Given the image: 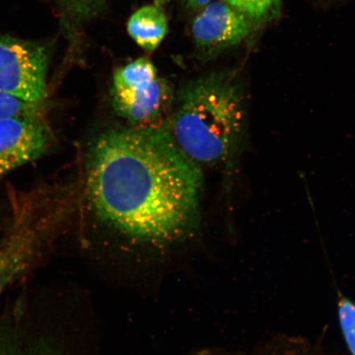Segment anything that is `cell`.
Instances as JSON below:
<instances>
[{
  "label": "cell",
  "instance_id": "10",
  "mask_svg": "<svg viewBox=\"0 0 355 355\" xmlns=\"http://www.w3.org/2000/svg\"><path fill=\"white\" fill-rule=\"evenodd\" d=\"M107 0H59L66 20L72 29H78L95 17Z\"/></svg>",
  "mask_w": 355,
  "mask_h": 355
},
{
  "label": "cell",
  "instance_id": "12",
  "mask_svg": "<svg viewBox=\"0 0 355 355\" xmlns=\"http://www.w3.org/2000/svg\"><path fill=\"white\" fill-rule=\"evenodd\" d=\"M259 355H327L316 346L303 340L281 338L266 344Z\"/></svg>",
  "mask_w": 355,
  "mask_h": 355
},
{
  "label": "cell",
  "instance_id": "11",
  "mask_svg": "<svg viewBox=\"0 0 355 355\" xmlns=\"http://www.w3.org/2000/svg\"><path fill=\"white\" fill-rule=\"evenodd\" d=\"M247 16L255 25L272 20L279 12L282 0H223Z\"/></svg>",
  "mask_w": 355,
  "mask_h": 355
},
{
  "label": "cell",
  "instance_id": "13",
  "mask_svg": "<svg viewBox=\"0 0 355 355\" xmlns=\"http://www.w3.org/2000/svg\"><path fill=\"white\" fill-rule=\"evenodd\" d=\"M337 317L341 334L350 355H355V303L344 295L339 297Z\"/></svg>",
  "mask_w": 355,
  "mask_h": 355
},
{
  "label": "cell",
  "instance_id": "8",
  "mask_svg": "<svg viewBox=\"0 0 355 355\" xmlns=\"http://www.w3.org/2000/svg\"><path fill=\"white\" fill-rule=\"evenodd\" d=\"M256 26L229 3L211 1L200 10L192 24L195 46L203 56L211 57L237 46Z\"/></svg>",
  "mask_w": 355,
  "mask_h": 355
},
{
  "label": "cell",
  "instance_id": "9",
  "mask_svg": "<svg viewBox=\"0 0 355 355\" xmlns=\"http://www.w3.org/2000/svg\"><path fill=\"white\" fill-rule=\"evenodd\" d=\"M127 29L137 46L145 51H155L168 33L166 13L158 4L141 7L128 19Z\"/></svg>",
  "mask_w": 355,
  "mask_h": 355
},
{
  "label": "cell",
  "instance_id": "6",
  "mask_svg": "<svg viewBox=\"0 0 355 355\" xmlns=\"http://www.w3.org/2000/svg\"><path fill=\"white\" fill-rule=\"evenodd\" d=\"M33 290L0 312V355H68L44 325Z\"/></svg>",
  "mask_w": 355,
  "mask_h": 355
},
{
  "label": "cell",
  "instance_id": "7",
  "mask_svg": "<svg viewBox=\"0 0 355 355\" xmlns=\"http://www.w3.org/2000/svg\"><path fill=\"white\" fill-rule=\"evenodd\" d=\"M44 112L0 121V180L51 149L55 137Z\"/></svg>",
  "mask_w": 355,
  "mask_h": 355
},
{
  "label": "cell",
  "instance_id": "3",
  "mask_svg": "<svg viewBox=\"0 0 355 355\" xmlns=\"http://www.w3.org/2000/svg\"><path fill=\"white\" fill-rule=\"evenodd\" d=\"M10 201L0 232V296L44 263L71 212L68 200L59 191L35 189L12 195Z\"/></svg>",
  "mask_w": 355,
  "mask_h": 355
},
{
  "label": "cell",
  "instance_id": "4",
  "mask_svg": "<svg viewBox=\"0 0 355 355\" xmlns=\"http://www.w3.org/2000/svg\"><path fill=\"white\" fill-rule=\"evenodd\" d=\"M110 97L119 116L137 128L162 127L159 123L174 102L170 84L145 57L115 71Z\"/></svg>",
  "mask_w": 355,
  "mask_h": 355
},
{
  "label": "cell",
  "instance_id": "14",
  "mask_svg": "<svg viewBox=\"0 0 355 355\" xmlns=\"http://www.w3.org/2000/svg\"><path fill=\"white\" fill-rule=\"evenodd\" d=\"M46 102L37 103L19 98L8 93L0 92V121L33 113L42 112Z\"/></svg>",
  "mask_w": 355,
  "mask_h": 355
},
{
  "label": "cell",
  "instance_id": "1",
  "mask_svg": "<svg viewBox=\"0 0 355 355\" xmlns=\"http://www.w3.org/2000/svg\"><path fill=\"white\" fill-rule=\"evenodd\" d=\"M202 168L165 127L115 128L89 150V203L110 227L135 241L166 244L197 228Z\"/></svg>",
  "mask_w": 355,
  "mask_h": 355
},
{
  "label": "cell",
  "instance_id": "2",
  "mask_svg": "<svg viewBox=\"0 0 355 355\" xmlns=\"http://www.w3.org/2000/svg\"><path fill=\"white\" fill-rule=\"evenodd\" d=\"M165 128L200 167H232L248 135L245 92L237 73L220 71L186 84L173 102Z\"/></svg>",
  "mask_w": 355,
  "mask_h": 355
},
{
  "label": "cell",
  "instance_id": "15",
  "mask_svg": "<svg viewBox=\"0 0 355 355\" xmlns=\"http://www.w3.org/2000/svg\"><path fill=\"white\" fill-rule=\"evenodd\" d=\"M181 1L183 2L185 7L190 8V10H200L213 0H181Z\"/></svg>",
  "mask_w": 355,
  "mask_h": 355
},
{
  "label": "cell",
  "instance_id": "5",
  "mask_svg": "<svg viewBox=\"0 0 355 355\" xmlns=\"http://www.w3.org/2000/svg\"><path fill=\"white\" fill-rule=\"evenodd\" d=\"M51 55L46 44L0 35V92L26 101L46 102Z\"/></svg>",
  "mask_w": 355,
  "mask_h": 355
}]
</instances>
